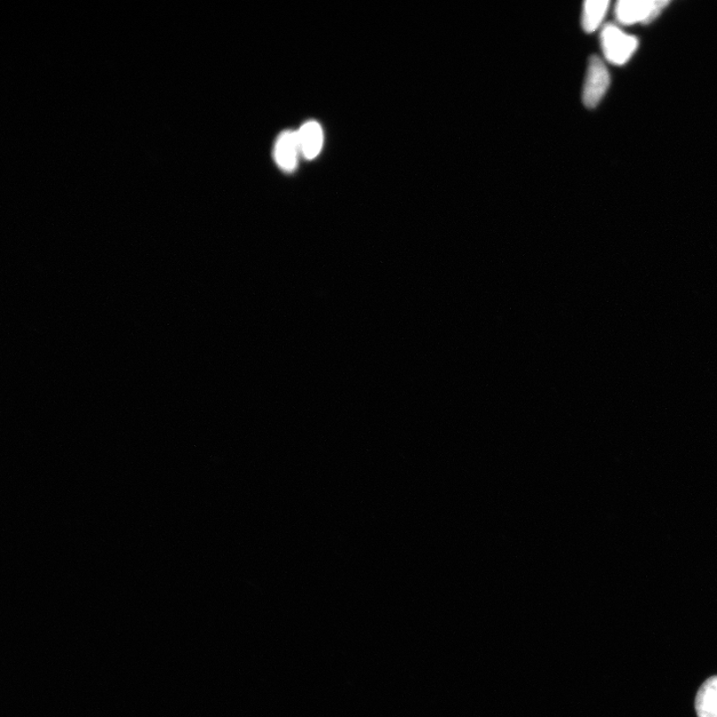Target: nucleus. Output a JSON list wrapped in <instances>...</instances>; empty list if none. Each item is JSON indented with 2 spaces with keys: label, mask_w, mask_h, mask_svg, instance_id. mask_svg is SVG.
I'll return each mask as SVG.
<instances>
[{
  "label": "nucleus",
  "mask_w": 717,
  "mask_h": 717,
  "mask_svg": "<svg viewBox=\"0 0 717 717\" xmlns=\"http://www.w3.org/2000/svg\"><path fill=\"white\" fill-rule=\"evenodd\" d=\"M601 44L605 58L615 66H624L637 50L639 40L627 35L616 24H605L601 31Z\"/></svg>",
  "instance_id": "f257e3e1"
},
{
  "label": "nucleus",
  "mask_w": 717,
  "mask_h": 717,
  "mask_svg": "<svg viewBox=\"0 0 717 717\" xmlns=\"http://www.w3.org/2000/svg\"><path fill=\"white\" fill-rule=\"evenodd\" d=\"M666 0H621L616 4L615 15L621 24L650 23L668 4Z\"/></svg>",
  "instance_id": "f03ea898"
},
{
  "label": "nucleus",
  "mask_w": 717,
  "mask_h": 717,
  "mask_svg": "<svg viewBox=\"0 0 717 717\" xmlns=\"http://www.w3.org/2000/svg\"><path fill=\"white\" fill-rule=\"evenodd\" d=\"M609 6L608 0H588L584 4L582 26L588 34H592L602 26Z\"/></svg>",
  "instance_id": "0eeeda50"
},
{
  "label": "nucleus",
  "mask_w": 717,
  "mask_h": 717,
  "mask_svg": "<svg viewBox=\"0 0 717 717\" xmlns=\"http://www.w3.org/2000/svg\"><path fill=\"white\" fill-rule=\"evenodd\" d=\"M696 709L698 717H717V675L709 677L698 691Z\"/></svg>",
  "instance_id": "423d86ee"
},
{
  "label": "nucleus",
  "mask_w": 717,
  "mask_h": 717,
  "mask_svg": "<svg viewBox=\"0 0 717 717\" xmlns=\"http://www.w3.org/2000/svg\"><path fill=\"white\" fill-rule=\"evenodd\" d=\"M300 154L297 132L285 131L279 135L275 143L274 158L281 170L290 173L297 169Z\"/></svg>",
  "instance_id": "20e7f679"
},
{
  "label": "nucleus",
  "mask_w": 717,
  "mask_h": 717,
  "mask_svg": "<svg viewBox=\"0 0 717 717\" xmlns=\"http://www.w3.org/2000/svg\"><path fill=\"white\" fill-rule=\"evenodd\" d=\"M301 155L306 159H313L322 150L323 131L320 124L308 121L297 131Z\"/></svg>",
  "instance_id": "39448f33"
},
{
  "label": "nucleus",
  "mask_w": 717,
  "mask_h": 717,
  "mask_svg": "<svg viewBox=\"0 0 717 717\" xmlns=\"http://www.w3.org/2000/svg\"><path fill=\"white\" fill-rule=\"evenodd\" d=\"M611 82L607 66L598 56H593L589 61L587 74L583 89V102L588 108L599 105L605 92L608 91Z\"/></svg>",
  "instance_id": "7ed1b4c3"
}]
</instances>
